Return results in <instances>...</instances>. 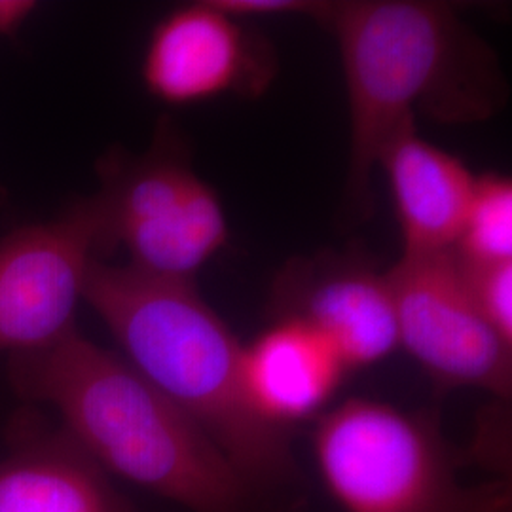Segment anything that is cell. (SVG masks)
<instances>
[{
	"label": "cell",
	"instance_id": "obj_7",
	"mask_svg": "<svg viewBox=\"0 0 512 512\" xmlns=\"http://www.w3.org/2000/svg\"><path fill=\"white\" fill-rule=\"evenodd\" d=\"M107 253L95 200L0 241V355L48 348L76 329L93 262Z\"/></svg>",
	"mask_w": 512,
	"mask_h": 512
},
{
	"label": "cell",
	"instance_id": "obj_3",
	"mask_svg": "<svg viewBox=\"0 0 512 512\" xmlns=\"http://www.w3.org/2000/svg\"><path fill=\"white\" fill-rule=\"evenodd\" d=\"M325 25L340 48L348 92L349 209L366 217L378 160L399 131L414 126L416 107L459 122L492 112V95L475 86V69L490 61L442 2H334Z\"/></svg>",
	"mask_w": 512,
	"mask_h": 512
},
{
	"label": "cell",
	"instance_id": "obj_2",
	"mask_svg": "<svg viewBox=\"0 0 512 512\" xmlns=\"http://www.w3.org/2000/svg\"><path fill=\"white\" fill-rule=\"evenodd\" d=\"M84 302L129 365L196 421L258 492L294 480L289 429L258 414L243 376L245 346L194 283L95 260Z\"/></svg>",
	"mask_w": 512,
	"mask_h": 512
},
{
	"label": "cell",
	"instance_id": "obj_5",
	"mask_svg": "<svg viewBox=\"0 0 512 512\" xmlns=\"http://www.w3.org/2000/svg\"><path fill=\"white\" fill-rule=\"evenodd\" d=\"M101 192L93 196L107 251L124 247L129 268L194 283L228 241L219 194L192 169L169 128L141 156L109 154L101 162Z\"/></svg>",
	"mask_w": 512,
	"mask_h": 512
},
{
	"label": "cell",
	"instance_id": "obj_4",
	"mask_svg": "<svg viewBox=\"0 0 512 512\" xmlns=\"http://www.w3.org/2000/svg\"><path fill=\"white\" fill-rule=\"evenodd\" d=\"M313 456L346 512H509L505 484H463L437 421L382 401L349 399L323 412Z\"/></svg>",
	"mask_w": 512,
	"mask_h": 512
},
{
	"label": "cell",
	"instance_id": "obj_9",
	"mask_svg": "<svg viewBox=\"0 0 512 512\" xmlns=\"http://www.w3.org/2000/svg\"><path fill=\"white\" fill-rule=\"evenodd\" d=\"M274 300L279 319H294L315 330L348 372L382 363L399 348L387 274L361 260H296L277 277Z\"/></svg>",
	"mask_w": 512,
	"mask_h": 512
},
{
	"label": "cell",
	"instance_id": "obj_13",
	"mask_svg": "<svg viewBox=\"0 0 512 512\" xmlns=\"http://www.w3.org/2000/svg\"><path fill=\"white\" fill-rule=\"evenodd\" d=\"M465 266L512 262V183L509 177L486 173L476 177L475 192L454 245Z\"/></svg>",
	"mask_w": 512,
	"mask_h": 512
},
{
	"label": "cell",
	"instance_id": "obj_11",
	"mask_svg": "<svg viewBox=\"0 0 512 512\" xmlns=\"http://www.w3.org/2000/svg\"><path fill=\"white\" fill-rule=\"evenodd\" d=\"M378 167L389 181L404 255L454 251L475 192V175L456 156L420 137L414 126L387 143Z\"/></svg>",
	"mask_w": 512,
	"mask_h": 512
},
{
	"label": "cell",
	"instance_id": "obj_8",
	"mask_svg": "<svg viewBox=\"0 0 512 512\" xmlns=\"http://www.w3.org/2000/svg\"><path fill=\"white\" fill-rule=\"evenodd\" d=\"M274 73V55L262 40L213 0L167 14L154 27L143 59L150 95L177 107L232 93L258 97Z\"/></svg>",
	"mask_w": 512,
	"mask_h": 512
},
{
	"label": "cell",
	"instance_id": "obj_16",
	"mask_svg": "<svg viewBox=\"0 0 512 512\" xmlns=\"http://www.w3.org/2000/svg\"><path fill=\"white\" fill-rule=\"evenodd\" d=\"M37 6L33 0H0V37H16Z\"/></svg>",
	"mask_w": 512,
	"mask_h": 512
},
{
	"label": "cell",
	"instance_id": "obj_1",
	"mask_svg": "<svg viewBox=\"0 0 512 512\" xmlns=\"http://www.w3.org/2000/svg\"><path fill=\"white\" fill-rule=\"evenodd\" d=\"M21 397L46 404L67 435L109 475L190 512H249L255 486L202 427L128 361L78 329L10 359Z\"/></svg>",
	"mask_w": 512,
	"mask_h": 512
},
{
	"label": "cell",
	"instance_id": "obj_15",
	"mask_svg": "<svg viewBox=\"0 0 512 512\" xmlns=\"http://www.w3.org/2000/svg\"><path fill=\"white\" fill-rule=\"evenodd\" d=\"M222 12L241 21L249 18H275V16H300L327 23L334 2L319 0H213Z\"/></svg>",
	"mask_w": 512,
	"mask_h": 512
},
{
	"label": "cell",
	"instance_id": "obj_12",
	"mask_svg": "<svg viewBox=\"0 0 512 512\" xmlns=\"http://www.w3.org/2000/svg\"><path fill=\"white\" fill-rule=\"evenodd\" d=\"M346 374L334 349L294 319H277L243 348L249 397L262 418L283 429L321 416Z\"/></svg>",
	"mask_w": 512,
	"mask_h": 512
},
{
	"label": "cell",
	"instance_id": "obj_6",
	"mask_svg": "<svg viewBox=\"0 0 512 512\" xmlns=\"http://www.w3.org/2000/svg\"><path fill=\"white\" fill-rule=\"evenodd\" d=\"M399 348L442 387H475L509 399L512 344L486 321L454 251L406 256L387 272Z\"/></svg>",
	"mask_w": 512,
	"mask_h": 512
},
{
	"label": "cell",
	"instance_id": "obj_10",
	"mask_svg": "<svg viewBox=\"0 0 512 512\" xmlns=\"http://www.w3.org/2000/svg\"><path fill=\"white\" fill-rule=\"evenodd\" d=\"M0 512H137L63 427L21 421L0 458Z\"/></svg>",
	"mask_w": 512,
	"mask_h": 512
},
{
	"label": "cell",
	"instance_id": "obj_14",
	"mask_svg": "<svg viewBox=\"0 0 512 512\" xmlns=\"http://www.w3.org/2000/svg\"><path fill=\"white\" fill-rule=\"evenodd\" d=\"M461 268L480 313L512 344V262Z\"/></svg>",
	"mask_w": 512,
	"mask_h": 512
}]
</instances>
